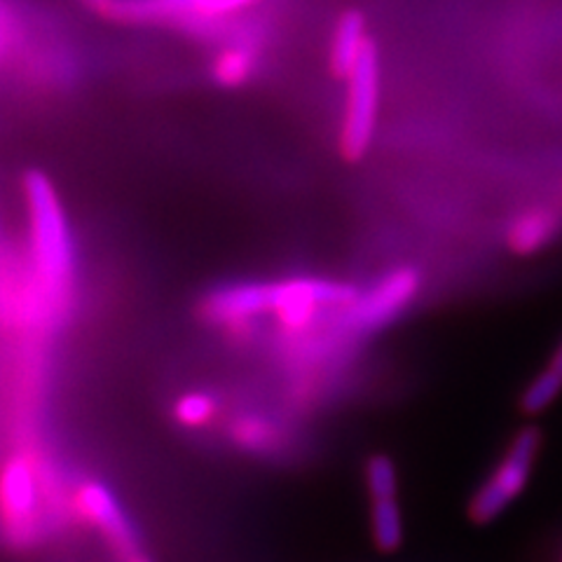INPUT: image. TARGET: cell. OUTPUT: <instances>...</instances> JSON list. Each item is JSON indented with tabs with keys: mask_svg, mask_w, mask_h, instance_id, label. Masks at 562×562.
<instances>
[{
	"mask_svg": "<svg viewBox=\"0 0 562 562\" xmlns=\"http://www.w3.org/2000/svg\"><path fill=\"white\" fill-rule=\"evenodd\" d=\"M549 371H553L555 375H560L562 378V338H560V342L555 345V349H553V355H551V361H549Z\"/></svg>",
	"mask_w": 562,
	"mask_h": 562,
	"instance_id": "obj_17",
	"label": "cell"
},
{
	"mask_svg": "<svg viewBox=\"0 0 562 562\" xmlns=\"http://www.w3.org/2000/svg\"><path fill=\"white\" fill-rule=\"evenodd\" d=\"M274 307V281H235L211 289L200 303L202 319L239 330L251 326L262 316H272Z\"/></svg>",
	"mask_w": 562,
	"mask_h": 562,
	"instance_id": "obj_6",
	"label": "cell"
},
{
	"mask_svg": "<svg viewBox=\"0 0 562 562\" xmlns=\"http://www.w3.org/2000/svg\"><path fill=\"white\" fill-rule=\"evenodd\" d=\"M258 0H113L105 16L120 22H176L206 29L249 10Z\"/></svg>",
	"mask_w": 562,
	"mask_h": 562,
	"instance_id": "obj_5",
	"label": "cell"
},
{
	"mask_svg": "<svg viewBox=\"0 0 562 562\" xmlns=\"http://www.w3.org/2000/svg\"><path fill=\"white\" fill-rule=\"evenodd\" d=\"M371 41L373 38L368 35L366 20L359 10H347L345 14H340V20L336 22V29H333L330 35L328 52L333 76L347 80V76L355 70Z\"/></svg>",
	"mask_w": 562,
	"mask_h": 562,
	"instance_id": "obj_9",
	"label": "cell"
},
{
	"mask_svg": "<svg viewBox=\"0 0 562 562\" xmlns=\"http://www.w3.org/2000/svg\"><path fill=\"white\" fill-rule=\"evenodd\" d=\"M539 448L541 434L537 427H527L518 431L497 469L492 471V476L481 485L476 495H473L469 506V516L473 520L481 525L495 520L504 508L520 495L527 481H530Z\"/></svg>",
	"mask_w": 562,
	"mask_h": 562,
	"instance_id": "obj_4",
	"label": "cell"
},
{
	"mask_svg": "<svg viewBox=\"0 0 562 562\" xmlns=\"http://www.w3.org/2000/svg\"><path fill=\"white\" fill-rule=\"evenodd\" d=\"M258 68V52L251 43L235 41L225 45L218 55L211 61V78L216 85L227 87V90H237L244 87L256 76Z\"/></svg>",
	"mask_w": 562,
	"mask_h": 562,
	"instance_id": "obj_11",
	"label": "cell"
},
{
	"mask_svg": "<svg viewBox=\"0 0 562 562\" xmlns=\"http://www.w3.org/2000/svg\"><path fill=\"white\" fill-rule=\"evenodd\" d=\"M562 235V202L522 206L506 225V246L516 256H535Z\"/></svg>",
	"mask_w": 562,
	"mask_h": 562,
	"instance_id": "obj_8",
	"label": "cell"
},
{
	"mask_svg": "<svg viewBox=\"0 0 562 562\" xmlns=\"http://www.w3.org/2000/svg\"><path fill=\"white\" fill-rule=\"evenodd\" d=\"M127 562H148L144 555H138V553H134L132 558H127Z\"/></svg>",
	"mask_w": 562,
	"mask_h": 562,
	"instance_id": "obj_19",
	"label": "cell"
},
{
	"mask_svg": "<svg viewBox=\"0 0 562 562\" xmlns=\"http://www.w3.org/2000/svg\"><path fill=\"white\" fill-rule=\"evenodd\" d=\"M366 485L371 499H394L396 497V469L390 457L375 454L366 464Z\"/></svg>",
	"mask_w": 562,
	"mask_h": 562,
	"instance_id": "obj_15",
	"label": "cell"
},
{
	"mask_svg": "<svg viewBox=\"0 0 562 562\" xmlns=\"http://www.w3.org/2000/svg\"><path fill=\"white\" fill-rule=\"evenodd\" d=\"M345 115L340 130V153L345 160L359 162L371 150L380 117V55L375 41L368 43L355 70L347 76Z\"/></svg>",
	"mask_w": 562,
	"mask_h": 562,
	"instance_id": "obj_3",
	"label": "cell"
},
{
	"mask_svg": "<svg viewBox=\"0 0 562 562\" xmlns=\"http://www.w3.org/2000/svg\"><path fill=\"white\" fill-rule=\"evenodd\" d=\"M422 286L419 272L411 266H401L378 277L371 286L359 291L355 301L336 312L340 333L366 336L394 324L411 307Z\"/></svg>",
	"mask_w": 562,
	"mask_h": 562,
	"instance_id": "obj_2",
	"label": "cell"
},
{
	"mask_svg": "<svg viewBox=\"0 0 562 562\" xmlns=\"http://www.w3.org/2000/svg\"><path fill=\"white\" fill-rule=\"evenodd\" d=\"M173 417L183 427H204L216 417V398L204 392L183 394L176 401Z\"/></svg>",
	"mask_w": 562,
	"mask_h": 562,
	"instance_id": "obj_14",
	"label": "cell"
},
{
	"mask_svg": "<svg viewBox=\"0 0 562 562\" xmlns=\"http://www.w3.org/2000/svg\"><path fill=\"white\" fill-rule=\"evenodd\" d=\"M78 512L85 520H90L97 530L113 543V549L132 558L136 553L134 532L127 522L113 492L99 481H87L76 495Z\"/></svg>",
	"mask_w": 562,
	"mask_h": 562,
	"instance_id": "obj_7",
	"label": "cell"
},
{
	"mask_svg": "<svg viewBox=\"0 0 562 562\" xmlns=\"http://www.w3.org/2000/svg\"><path fill=\"white\" fill-rule=\"evenodd\" d=\"M29 279L55 319L70 310L76 286V239L55 183L41 169L24 173Z\"/></svg>",
	"mask_w": 562,
	"mask_h": 562,
	"instance_id": "obj_1",
	"label": "cell"
},
{
	"mask_svg": "<svg viewBox=\"0 0 562 562\" xmlns=\"http://www.w3.org/2000/svg\"><path fill=\"white\" fill-rule=\"evenodd\" d=\"M371 522H373V539L375 547L380 551H396L403 541V520L396 497L394 499H375L373 502V512H371Z\"/></svg>",
	"mask_w": 562,
	"mask_h": 562,
	"instance_id": "obj_12",
	"label": "cell"
},
{
	"mask_svg": "<svg viewBox=\"0 0 562 562\" xmlns=\"http://www.w3.org/2000/svg\"><path fill=\"white\" fill-rule=\"evenodd\" d=\"M560 394H562V378L549 371V368H543V371L527 384V390L522 392L520 408L527 415H539L547 411Z\"/></svg>",
	"mask_w": 562,
	"mask_h": 562,
	"instance_id": "obj_13",
	"label": "cell"
},
{
	"mask_svg": "<svg viewBox=\"0 0 562 562\" xmlns=\"http://www.w3.org/2000/svg\"><path fill=\"white\" fill-rule=\"evenodd\" d=\"M233 436L246 448H266L272 441L274 429L268 425L266 419L241 417L239 422H235Z\"/></svg>",
	"mask_w": 562,
	"mask_h": 562,
	"instance_id": "obj_16",
	"label": "cell"
},
{
	"mask_svg": "<svg viewBox=\"0 0 562 562\" xmlns=\"http://www.w3.org/2000/svg\"><path fill=\"white\" fill-rule=\"evenodd\" d=\"M0 495H3V516L8 525L24 522L35 508V479L33 467L26 457H12L3 469L0 481Z\"/></svg>",
	"mask_w": 562,
	"mask_h": 562,
	"instance_id": "obj_10",
	"label": "cell"
},
{
	"mask_svg": "<svg viewBox=\"0 0 562 562\" xmlns=\"http://www.w3.org/2000/svg\"><path fill=\"white\" fill-rule=\"evenodd\" d=\"M80 3H85L87 8H92V10L101 12V14H109L113 0H80Z\"/></svg>",
	"mask_w": 562,
	"mask_h": 562,
	"instance_id": "obj_18",
	"label": "cell"
}]
</instances>
